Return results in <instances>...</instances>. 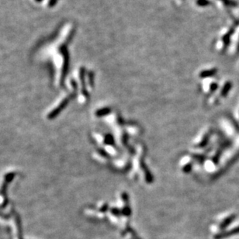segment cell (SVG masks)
Wrapping results in <instances>:
<instances>
[{"label":"cell","mask_w":239,"mask_h":239,"mask_svg":"<svg viewBox=\"0 0 239 239\" xmlns=\"http://www.w3.org/2000/svg\"><path fill=\"white\" fill-rule=\"evenodd\" d=\"M67 44L68 43L61 45L59 47V51L62 55V56H63L64 59L62 77H61V84L62 85H63L65 77H66L67 73H68V68H69V54H68V48H67Z\"/></svg>","instance_id":"6da1fadb"},{"label":"cell","mask_w":239,"mask_h":239,"mask_svg":"<svg viewBox=\"0 0 239 239\" xmlns=\"http://www.w3.org/2000/svg\"><path fill=\"white\" fill-rule=\"evenodd\" d=\"M71 98V97H68V98L65 99V100H63L62 101V103H60L59 105H58V106H57L56 108L54 110H52L51 112H50V113L48 114V116H47V118L48 119H54L55 117H56L57 116H58V114H59L62 111V110H64V109L66 107V106L68 105V102H69L70 99Z\"/></svg>","instance_id":"7a4b0ae2"},{"label":"cell","mask_w":239,"mask_h":239,"mask_svg":"<svg viewBox=\"0 0 239 239\" xmlns=\"http://www.w3.org/2000/svg\"><path fill=\"white\" fill-rule=\"evenodd\" d=\"M15 177V173H7L5 176V179H4V183L2 184V196L5 197V204L3 205V207H5L6 205L8 203V201L6 199V190H7V186H9V184L10 183V182L13 179V178Z\"/></svg>","instance_id":"3957f363"},{"label":"cell","mask_w":239,"mask_h":239,"mask_svg":"<svg viewBox=\"0 0 239 239\" xmlns=\"http://www.w3.org/2000/svg\"><path fill=\"white\" fill-rule=\"evenodd\" d=\"M239 234V226L237 227V228H234L233 229L230 230V231H224V232H221L220 234H217L215 236V238L216 239H223L227 237H229V236L231 235H235V234Z\"/></svg>","instance_id":"277c9868"},{"label":"cell","mask_w":239,"mask_h":239,"mask_svg":"<svg viewBox=\"0 0 239 239\" xmlns=\"http://www.w3.org/2000/svg\"><path fill=\"white\" fill-rule=\"evenodd\" d=\"M235 218H236L235 214H231V215H230L229 217L225 218V219L221 222V224H220V228H221V229H224V228H227L231 223H232L233 221H234V220L235 219Z\"/></svg>","instance_id":"5b68a950"},{"label":"cell","mask_w":239,"mask_h":239,"mask_svg":"<svg viewBox=\"0 0 239 239\" xmlns=\"http://www.w3.org/2000/svg\"><path fill=\"white\" fill-rule=\"evenodd\" d=\"M85 68H82L80 69V79L82 81V93L85 95V97H88V93L86 92V89L85 86Z\"/></svg>","instance_id":"8992f818"},{"label":"cell","mask_w":239,"mask_h":239,"mask_svg":"<svg viewBox=\"0 0 239 239\" xmlns=\"http://www.w3.org/2000/svg\"><path fill=\"white\" fill-rule=\"evenodd\" d=\"M231 86H232V84H231V82H225V84H224V87H223L222 90H221V97H227V95L228 94V93H229L230 90H231Z\"/></svg>","instance_id":"52a82bcc"},{"label":"cell","mask_w":239,"mask_h":239,"mask_svg":"<svg viewBox=\"0 0 239 239\" xmlns=\"http://www.w3.org/2000/svg\"><path fill=\"white\" fill-rule=\"evenodd\" d=\"M217 69H211V70H206V71H202L199 74V76L201 78H207V77H211L213 75H215L217 74Z\"/></svg>","instance_id":"ba28073f"},{"label":"cell","mask_w":239,"mask_h":239,"mask_svg":"<svg viewBox=\"0 0 239 239\" xmlns=\"http://www.w3.org/2000/svg\"><path fill=\"white\" fill-rule=\"evenodd\" d=\"M111 110L108 107H106V108H103L100 109V110H98L97 112H96V116H103L107 115L108 113H110Z\"/></svg>","instance_id":"9c48e42d"},{"label":"cell","mask_w":239,"mask_h":239,"mask_svg":"<svg viewBox=\"0 0 239 239\" xmlns=\"http://www.w3.org/2000/svg\"><path fill=\"white\" fill-rule=\"evenodd\" d=\"M220 1H221L223 3H224L226 6H228L234 7L237 6V3L235 1H234V0H220Z\"/></svg>","instance_id":"30bf717a"},{"label":"cell","mask_w":239,"mask_h":239,"mask_svg":"<svg viewBox=\"0 0 239 239\" xmlns=\"http://www.w3.org/2000/svg\"><path fill=\"white\" fill-rule=\"evenodd\" d=\"M197 4L200 6H205L211 4V2L208 0H197Z\"/></svg>","instance_id":"8fae6325"},{"label":"cell","mask_w":239,"mask_h":239,"mask_svg":"<svg viewBox=\"0 0 239 239\" xmlns=\"http://www.w3.org/2000/svg\"><path fill=\"white\" fill-rule=\"evenodd\" d=\"M105 141H106V144H112L113 141V138H112L111 135H106V138H105Z\"/></svg>","instance_id":"7c38bea8"},{"label":"cell","mask_w":239,"mask_h":239,"mask_svg":"<svg viewBox=\"0 0 239 239\" xmlns=\"http://www.w3.org/2000/svg\"><path fill=\"white\" fill-rule=\"evenodd\" d=\"M58 0H49L48 2V6L49 7H53L56 5V3L58 2Z\"/></svg>","instance_id":"4fadbf2b"},{"label":"cell","mask_w":239,"mask_h":239,"mask_svg":"<svg viewBox=\"0 0 239 239\" xmlns=\"http://www.w3.org/2000/svg\"><path fill=\"white\" fill-rule=\"evenodd\" d=\"M190 169H191L190 165H187L186 167H184V168H183V171L186 172V173H189V172L190 171Z\"/></svg>","instance_id":"5bb4252c"},{"label":"cell","mask_w":239,"mask_h":239,"mask_svg":"<svg viewBox=\"0 0 239 239\" xmlns=\"http://www.w3.org/2000/svg\"><path fill=\"white\" fill-rule=\"evenodd\" d=\"M89 79H90V84L93 85V75L92 72H89Z\"/></svg>","instance_id":"9a60e30c"},{"label":"cell","mask_w":239,"mask_h":239,"mask_svg":"<svg viewBox=\"0 0 239 239\" xmlns=\"http://www.w3.org/2000/svg\"><path fill=\"white\" fill-rule=\"evenodd\" d=\"M217 88H218V85H217L216 83H213L211 86V91H215V90L217 89Z\"/></svg>","instance_id":"2e32d148"},{"label":"cell","mask_w":239,"mask_h":239,"mask_svg":"<svg viewBox=\"0 0 239 239\" xmlns=\"http://www.w3.org/2000/svg\"><path fill=\"white\" fill-rule=\"evenodd\" d=\"M35 1H36V2H40L42 1V0H35Z\"/></svg>","instance_id":"e0dca14e"}]
</instances>
